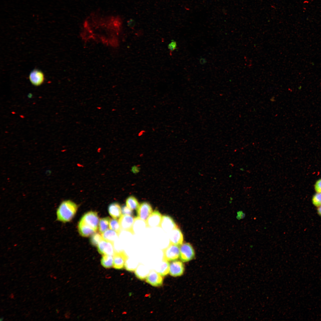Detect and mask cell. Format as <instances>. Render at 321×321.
Returning <instances> with one entry per match:
<instances>
[{"mask_svg": "<svg viewBox=\"0 0 321 321\" xmlns=\"http://www.w3.org/2000/svg\"><path fill=\"white\" fill-rule=\"evenodd\" d=\"M77 209V205L73 202L70 200L63 201L56 210L57 220L63 223L70 221L75 215Z\"/></svg>", "mask_w": 321, "mask_h": 321, "instance_id": "obj_1", "label": "cell"}, {"mask_svg": "<svg viewBox=\"0 0 321 321\" xmlns=\"http://www.w3.org/2000/svg\"><path fill=\"white\" fill-rule=\"evenodd\" d=\"M162 260L168 262L175 261L180 256V248L178 246L169 243V245L163 250Z\"/></svg>", "mask_w": 321, "mask_h": 321, "instance_id": "obj_2", "label": "cell"}, {"mask_svg": "<svg viewBox=\"0 0 321 321\" xmlns=\"http://www.w3.org/2000/svg\"><path fill=\"white\" fill-rule=\"evenodd\" d=\"M195 257L194 250L192 245L189 243H184L180 248V258L183 262H189Z\"/></svg>", "mask_w": 321, "mask_h": 321, "instance_id": "obj_3", "label": "cell"}, {"mask_svg": "<svg viewBox=\"0 0 321 321\" xmlns=\"http://www.w3.org/2000/svg\"><path fill=\"white\" fill-rule=\"evenodd\" d=\"M81 220L96 231L97 230L99 218L96 212L92 211L88 212L83 215Z\"/></svg>", "mask_w": 321, "mask_h": 321, "instance_id": "obj_4", "label": "cell"}, {"mask_svg": "<svg viewBox=\"0 0 321 321\" xmlns=\"http://www.w3.org/2000/svg\"><path fill=\"white\" fill-rule=\"evenodd\" d=\"M113 257L114 268L117 269L123 268L128 259L125 252L123 251H115Z\"/></svg>", "mask_w": 321, "mask_h": 321, "instance_id": "obj_5", "label": "cell"}, {"mask_svg": "<svg viewBox=\"0 0 321 321\" xmlns=\"http://www.w3.org/2000/svg\"><path fill=\"white\" fill-rule=\"evenodd\" d=\"M152 212V207L150 204L147 202L141 203L137 210L138 217L145 222Z\"/></svg>", "mask_w": 321, "mask_h": 321, "instance_id": "obj_6", "label": "cell"}, {"mask_svg": "<svg viewBox=\"0 0 321 321\" xmlns=\"http://www.w3.org/2000/svg\"><path fill=\"white\" fill-rule=\"evenodd\" d=\"M135 218L130 215H122L119 219L121 229L133 234V226Z\"/></svg>", "mask_w": 321, "mask_h": 321, "instance_id": "obj_7", "label": "cell"}, {"mask_svg": "<svg viewBox=\"0 0 321 321\" xmlns=\"http://www.w3.org/2000/svg\"><path fill=\"white\" fill-rule=\"evenodd\" d=\"M146 278V282L153 286L159 287L163 283V276L155 270L150 271Z\"/></svg>", "mask_w": 321, "mask_h": 321, "instance_id": "obj_8", "label": "cell"}, {"mask_svg": "<svg viewBox=\"0 0 321 321\" xmlns=\"http://www.w3.org/2000/svg\"><path fill=\"white\" fill-rule=\"evenodd\" d=\"M185 271V267L182 261H175L169 265V273L173 277H177L183 275Z\"/></svg>", "mask_w": 321, "mask_h": 321, "instance_id": "obj_9", "label": "cell"}, {"mask_svg": "<svg viewBox=\"0 0 321 321\" xmlns=\"http://www.w3.org/2000/svg\"><path fill=\"white\" fill-rule=\"evenodd\" d=\"M97 247L98 251L101 254L113 256L114 253L113 244L104 239L100 242Z\"/></svg>", "mask_w": 321, "mask_h": 321, "instance_id": "obj_10", "label": "cell"}, {"mask_svg": "<svg viewBox=\"0 0 321 321\" xmlns=\"http://www.w3.org/2000/svg\"><path fill=\"white\" fill-rule=\"evenodd\" d=\"M169 243L177 246L181 245L183 241V234L178 227L169 232Z\"/></svg>", "mask_w": 321, "mask_h": 321, "instance_id": "obj_11", "label": "cell"}, {"mask_svg": "<svg viewBox=\"0 0 321 321\" xmlns=\"http://www.w3.org/2000/svg\"><path fill=\"white\" fill-rule=\"evenodd\" d=\"M162 216L157 210L153 211L150 215L146 221L148 227H160Z\"/></svg>", "mask_w": 321, "mask_h": 321, "instance_id": "obj_12", "label": "cell"}, {"mask_svg": "<svg viewBox=\"0 0 321 321\" xmlns=\"http://www.w3.org/2000/svg\"><path fill=\"white\" fill-rule=\"evenodd\" d=\"M29 78L31 83L36 86L41 85L43 83L45 79L43 73L37 69H35L30 73Z\"/></svg>", "mask_w": 321, "mask_h": 321, "instance_id": "obj_13", "label": "cell"}, {"mask_svg": "<svg viewBox=\"0 0 321 321\" xmlns=\"http://www.w3.org/2000/svg\"><path fill=\"white\" fill-rule=\"evenodd\" d=\"M160 227L165 232H169L178 226L171 217L167 215H163Z\"/></svg>", "mask_w": 321, "mask_h": 321, "instance_id": "obj_14", "label": "cell"}, {"mask_svg": "<svg viewBox=\"0 0 321 321\" xmlns=\"http://www.w3.org/2000/svg\"><path fill=\"white\" fill-rule=\"evenodd\" d=\"M78 232L80 235L84 237H88L92 235L96 231L85 223L80 220L78 225Z\"/></svg>", "mask_w": 321, "mask_h": 321, "instance_id": "obj_15", "label": "cell"}, {"mask_svg": "<svg viewBox=\"0 0 321 321\" xmlns=\"http://www.w3.org/2000/svg\"><path fill=\"white\" fill-rule=\"evenodd\" d=\"M108 210L110 215L114 218H117L122 215L121 208L117 202L110 204L108 207Z\"/></svg>", "mask_w": 321, "mask_h": 321, "instance_id": "obj_16", "label": "cell"}, {"mask_svg": "<svg viewBox=\"0 0 321 321\" xmlns=\"http://www.w3.org/2000/svg\"><path fill=\"white\" fill-rule=\"evenodd\" d=\"M119 235L116 231L111 229H108L102 234L103 239L113 244L117 240Z\"/></svg>", "mask_w": 321, "mask_h": 321, "instance_id": "obj_17", "label": "cell"}, {"mask_svg": "<svg viewBox=\"0 0 321 321\" xmlns=\"http://www.w3.org/2000/svg\"><path fill=\"white\" fill-rule=\"evenodd\" d=\"M101 263L105 268L112 267L113 266V257L112 255H103L101 260Z\"/></svg>", "mask_w": 321, "mask_h": 321, "instance_id": "obj_18", "label": "cell"}, {"mask_svg": "<svg viewBox=\"0 0 321 321\" xmlns=\"http://www.w3.org/2000/svg\"><path fill=\"white\" fill-rule=\"evenodd\" d=\"M110 218L107 217L101 218L98 225V228L100 232L103 234L108 228L110 220Z\"/></svg>", "mask_w": 321, "mask_h": 321, "instance_id": "obj_19", "label": "cell"}, {"mask_svg": "<svg viewBox=\"0 0 321 321\" xmlns=\"http://www.w3.org/2000/svg\"><path fill=\"white\" fill-rule=\"evenodd\" d=\"M126 206L132 210H137L139 204L137 199L133 196H129L126 201Z\"/></svg>", "mask_w": 321, "mask_h": 321, "instance_id": "obj_20", "label": "cell"}, {"mask_svg": "<svg viewBox=\"0 0 321 321\" xmlns=\"http://www.w3.org/2000/svg\"><path fill=\"white\" fill-rule=\"evenodd\" d=\"M169 265L168 262L162 260L160 269L158 272L163 276H166L169 273Z\"/></svg>", "mask_w": 321, "mask_h": 321, "instance_id": "obj_21", "label": "cell"}, {"mask_svg": "<svg viewBox=\"0 0 321 321\" xmlns=\"http://www.w3.org/2000/svg\"><path fill=\"white\" fill-rule=\"evenodd\" d=\"M109 227L110 229L117 232L119 235L121 231V228L120 224L117 219L113 218L110 220Z\"/></svg>", "mask_w": 321, "mask_h": 321, "instance_id": "obj_22", "label": "cell"}, {"mask_svg": "<svg viewBox=\"0 0 321 321\" xmlns=\"http://www.w3.org/2000/svg\"><path fill=\"white\" fill-rule=\"evenodd\" d=\"M103 239L102 235L98 233H95L91 236L90 242L93 246H97L100 242Z\"/></svg>", "mask_w": 321, "mask_h": 321, "instance_id": "obj_23", "label": "cell"}, {"mask_svg": "<svg viewBox=\"0 0 321 321\" xmlns=\"http://www.w3.org/2000/svg\"><path fill=\"white\" fill-rule=\"evenodd\" d=\"M312 202L317 207L321 205V193H316L312 196Z\"/></svg>", "mask_w": 321, "mask_h": 321, "instance_id": "obj_24", "label": "cell"}, {"mask_svg": "<svg viewBox=\"0 0 321 321\" xmlns=\"http://www.w3.org/2000/svg\"><path fill=\"white\" fill-rule=\"evenodd\" d=\"M122 213L124 215H132L133 214L132 210L127 206L124 205L121 207Z\"/></svg>", "mask_w": 321, "mask_h": 321, "instance_id": "obj_25", "label": "cell"}, {"mask_svg": "<svg viewBox=\"0 0 321 321\" xmlns=\"http://www.w3.org/2000/svg\"><path fill=\"white\" fill-rule=\"evenodd\" d=\"M168 48L171 53L176 49L177 48V43L174 40H171V42L168 44Z\"/></svg>", "mask_w": 321, "mask_h": 321, "instance_id": "obj_26", "label": "cell"}, {"mask_svg": "<svg viewBox=\"0 0 321 321\" xmlns=\"http://www.w3.org/2000/svg\"><path fill=\"white\" fill-rule=\"evenodd\" d=\"M314 189L316 193H321V178L317 180L315 183Z\"/></svg>", "mask_w": 321, "mask_h": 321, "instance_id": "obj_27", "label": "cell"}, {"mask_svg": "<svg viewBox=\"0 0 321 321\" xmlns=\"http://www.w3.org/2000/svg\"><path fill=\"white\" fill-rule=\"evenodd\" d=\"M128 25L130 28L133 29L135 25V21L132 19H130L128 22Z\"/></svg>", "mask_w": 321, "mask_h": 321, "instance_id": "obj_28", "label": "cell"}, {"mask_svg": "<svg viewBox=\"0 0 321 321\" xmlns=\"http://www.w3.org/2000/svg\"><path fill=\"white\" fill-rule=\"evenodd\" d=\"M146 132V131L144 130H140L138 134V136H142L143 135L144 133Z\"/></svg>", "mask_w": 321, "mask_h": 321, "instance_id": "obj_29", "label": "cell"}, {"mask_svg": "<svg viewBox=\"0 0 321 321\" xmlns=\"http://www.w3.org/2000/svg\"><path fill=\"white\" fill-rule=\"evenodd\" d=\"M317 211L318 215L321 216V205L317 207Z\"/></svg>", "mask_w": 321, "mask_h": 321, "instance_id": "obj_30", "label": "cell"}, {"mask_svg": "<svg viewBox=\"0 0 321 321\" xmlns=\"http://www.w3.org/2000/svg\"><path fill=\"white\" fill-rule=\"evenodd\" d=\"M199 62L201 64H204L206 62V61L204 59L202 58L200 59Z\"/></svg>", "mask_w": 321, "mask_h": 321, "instance_id": "obj_31", "label": "cell"}, {"mask_svg": "<svg viewBox=\"0 0 321 321\" xmlns=\"http://www.w3.org/2000/svg\"><path fill=\"white\" fill-rule=\"evenodd\" d=\"M3 317H1V318H0V321H1V320H3Z\"/></svg>", "mask_w": 321, "mask_h": 321, "instance_id": "obj_32", "label": "cell"}]
</instances>
